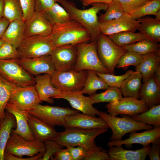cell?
Returning <instances> with one entry per match:
<instances>
[{"label":"cell","instance_id":"8","mask_svg":"<svg viewBox=\"0 0 160 160\" xmlns=\"http://www.w3.org/2000/svg\"><path fill=\"white\" fill-rule=\"evenodd\" d=\"M55 48L49 36H36L24 38L17 49L20 59L50 55Z\"/></svg>","mask_w":160,"mask_h":160},{"label":"cell","instance_id":"36","mask_svg":"<svg viewBox=\"0 0 160 160\" xmlns=\"http://www.w3.org/2000/svg\"><path fill=\"white\" fill-rule=\"evenodd\" d=\"M122 47L127 51H132L143 55L160 50V44L158 43L145 39Z\"/></svg>","mask_w":160,"mask_h":160},{"label":"cell","instance_id":"10","mask_svg":"<svg viewBox=\"0 0 160 160\" xmlns=\"http://www.w3.org/2000/svg\"><path fill=\"white\" fill-rule=\"evenodd\" d=\"M45 151L44 142L38 140L28 141L12 132L5 149V152L21 158L24 156H33L40 153H44Z\"/></svg>","mask_w":160,"mask_h":160},{"label":"cell","instance_id":"51","mask_svg":"<svg viewBox=\"0 0 160 160\" xmlns=\"http://www.w3.org/2000/svg\"><path fill=\"white\" fill-rule=\"evenodd\" d=\"M43 154V153H40L33 156L23 158L15 156L8 153L5 152L4 160H41Z\"/></svg>","mask_w":160,"mask_h":160},{"label":"cell","instance_id":"41","mask_svg":"<svg viewBox=\"0 0 160 160\" xmlns=\"http://www.w3.org/2000/svg\"><path fill=\"white\" fill-rule=\"evenodd\" d=\"M143 59V55L132 51H127L120 58L116 68H125L130 65L136 67Z\"/></svg>","mask_w":160,"mask_h":160},{"label":"cell","instance_id":"18","mask_svg":"<svg viewBox=\"0 0 160 160\" xmlns=\"http://www.w3.org/2000/svg\"><path fill=\"white\" fill-rule=\"evenodd\" d=\"M25 23L24 38L36 36H49L53 27L42 12L36 11Z\"/></svg>","mask_w":160,"mask_h":160},{"label":"cell","instance_id":"19","mask_svg":"<svg viewBox=\"0 0 160 160\" xmlns=\"http://www.w3.org/2000/svg\"><path fill=\"white\" fill-rule=\"evenodd\" d=\"M55 99H62L68 101L74 109L91 116L98 115L99 111L93 106L89 97L84 96L81 91L64 92Z\"/></svg>","mask_w":160,"mask_h":160},{"label":"cell","instance_id":"13","mask_svg":"<svg viewBox=\"0 0 160 160\" xmlns=\"http://www.w3.org/2000/svg\"><path fill=\"white\" fill-rule=\"evenodd\" d=\"M50 55L56 70H73L77 57L76 45L67 44L56 47Z\"/></svg>","mask_w":160,"mask_h":160},{"label":"cell","instance_id":"9","mask_svg":"<svg viewBox=\"0 0 160 160\" xmlns=\"http://www.w3.org/2000/svg\"><path fill=\"white\" fill-rule=\"evenodd\" d=\"M87 76V71L55 70L51 75L52 81L53 85L62 92H74L82 89Z\"/></svg>","mask_w":160,"mask_h":160},{"label":"cell","instance_id":"48","mask_svg":"<svg viewBox=\"0 0 160 160\" xmlns=\"http://www.w3.org/2000/svg\"><path fill=\"white\" fill-rule=\"evenodd\" d=\"M66 148L69 150L72 160H84L87 155V150L82 147L68 146Z\"/></svg>","mask_w":160,"mask_h":160},{"label":"cell","instance_id":"1","mask_svg":"<svg viewBox=\"0 0 160 160\" xmlns=\"http://www.w3.org/2000/svg\"><path fill=\"white\" fill-rule=\"evenodd\" d=\"M59 3L69 14L71 19L77 21L87 29L91 41H96L101 33L97 14L101 10L106 11L108 4L95 3L89 9H82L77 8L74 3L68 0H59Z\"/></svg>","mask_w":160,"mask_h":160},{"label":"cell","instance_id":"5","mask_svg":"<svg viewBox=\"0 0 160 160\" xmlns=\"http://www.w3.org/2000/svg\"><path fill=\"white\" fill-rule=\"evenodd\" d=\"M77 57L74 70L76 71L93 70L110 73L100 61L97 52V41L76 44Z\"/></svg>","mask_w":160,"mask_h":160},{"label":"cell","instance_id":"28","mask_svg":"<svg viewBox=\"0 0 160 160\" xmlns=\"http://www.w3.org/2000/svg\"><path fill=\"white\" fill-rule=\"evenodd\" d=\"M25 22L15 20L10 22L1 39L17 49L24 38Z\"/></svg>","mask_w":160,"mask_h":160},{"label":"cell","instance_id":"24","mask_svg":"<svg viewBox=\"0 0 160 160\" xmlns=\"http://www.w3.org/2000/svg\"><path fill=\"white\" fill-rule=\"evenodd\" d=\"M110 160H145L151 147L148 145L136 150H128L122 145L109 147Z\"/></svg>","mask_w":160,"mask_h":160},{"label":"cell","instance_id":"53","mask_svg":"<svg viewBox=\"0 0 160 160\" xmlns=\"http://www.w3.org/2000/svg\"><path fill=\"white\" fill-rule=\"evenodd\" d=\"M9 23L10 22L4 17L0 19V39H1Z\"/></svg>","mask_w":160,"mask_h":160},{"label":"cell","instance_id":"6","mask_svg":"<svg viewBox=\"0 0 160 160\" xmlns=\"http://www.w3.org/2000/svg\"><path fill=\"white\" fill-rule=\"evenodd\" d=\"M96 41L97 52L100 61L110 73L114 74L119 60L127 51L116 45L107 35L101 33Z\"/></svg>","mask_w":160,"mask_h":160},{"label":"cell","instance_id":"45","mask_svg":"<svg viewBox=\"0 0 160 160\" xmlns=\"http://www.w3.org/2000/svg\"><path fill=\"white\" fill-rule=\"evenodd\" d=\"M84 160H110L108 152L101 147L96 146L87 151Z\"/></svg>","mask_w":160,"mask_h":160},{"label":"cell","instance_id":"61","mask_svg":"<svg viewBox=\"0 0 160 160\" xmlns=\"http://www.w3.org/2000/svg\"><path fill=\"white\" fill-rule=\"evenodd\" d=\"M1 121L0 120V125H1Z\"/></svg>","mask_w":160,"mask_h":160},{"label":"cell","instance_id":"57","mask_svg":"<svg viewBox=\"0 0 160 160\" xmlns=\"http://www.w3.org/2000/svg\"><path fill=\"white\" fill-rule=\"evenodd\" d=\"M155 16L156 17L155 18L156 19L160 20V9L158 11Z\"/></svg>","mask_w":160,"mask_h":160},{"label":"cell","instance_id":"20","mask_svg":"<svg viewBox=\"0 0 160 160\" xmlns=\"http://www.w3.org/2000/svg\"><path fill=\"white\" fill-rule=\"evenodd\" d=\"M129 133L128 138L119 141H111L107 143L108 147L123 145H131L133 144H140L145 147L149 145L159 137H160V127H154L150 130L140 133L135 131Z\"/></svg>","mask_w":160,"mask_h":160},{"label":"cell","instance_id":"23","mask_svg":"<svg viewBox=\"0 0 160 160\" xmlns=\"http://www.w3.org/2000/svg\"><path fill=\"white\" fill-rule=\"evenodd\" d=\"M28 121L35 140L44 142L52 140L57 135L54 127L47 124L41 119L27 114Z\"/></svg>","mask_w":160,"mask_h":160},{"label":"cell","instance_id":"17","mask_svg":"<svg viewBox=\"0 0 160 160\" xmlns=\"http://www.w3.org/2000/svg\"><path fill=\"white\" fill-rule=\"evenodd\" d=\"M18 62L24 69L33 76L43 73L51 75L56 70L50 55L34 58H21L18 60Z\"/></svg>","mask_w":160,"mask_h":160},{"label":"cell","instance_id":"33","mask_svg":"<svg viewBox=\"0 0 160 160\" xmlns=\"http://www.w3.org/2000/svg\"><path fill=\"white\" fill-rule=\"evenodd\" d=\"M132 118L139 122L160 127V105H155Z\"/></svg>","mask_w":160,"mask_h":160},{"label":"cell","instance_id":"21","mask_svg":"<svg viewBox=\"0 0 160 160\" xmlns=\"http://www.w3.org/2000/svg\"><path fill=\"white\" fill-rule=\"evenodd\" d=\"M35 79L34 86L41 101L53 103V99L62 93L53 84L51 75L46 73L38 75L36 76Z\"/></svg>","mask_w":160,"mask_h":160},{"label":"cell","instance_id":"43","mask_svg":"<svg viewBox=\"0 0 160 160\" xmlns=\"http://www.w3.org/2000/svg\"><path fill=\"white\" fill-rule=\"evenodd\" d=\"M16 59H20L17 49L4 41L0 47V60Z\"/></svg>","mask_w":160,"mask_h":160},{"label":"cell","instance_id":"44","mask_svg":"<svg viewBox=\"0 0 160 160\" xmlns=\"http://www.w3.org/2000/svg\"><path fill=\"white\" fill-rule=\"evenodd\" d=\"M44 142L45 151L41 160L51 159L57 151L63 148L62 146L52 140H47Z\"/></svg>","mask_w":160,"mask_h":160},{"label":"cell","instance_id":"14","mask_svg":"<svg viewBox=\"0 0 160 160\" xmlns=\"http://www.w3.org/2000/svg\"><path fill=\"white\" fill-rule=\"evenodd\" d=\"M109 114L116 116L119 114L134 116L148 108L140 100L133 97H124L120 100L109 103L105 105Z\"/></svg>","mask_w":160,"mask_h":160},{"label":"cell","instance_id":"7","mask_svg":"<svg viewBox=\"0 0 160 160\" xmlns=\"http://www.w3.org/2000/svg\"><path fill=\"white\" fill-rule=\"evenodd\" d=\"M18 59L0 60V75L6 80L18 87L34 85L35 78L24 69Z\"/></svg>","mask_w":160,"mask_h":160},{"label":"cell","instance_id":"37","mask_svg":"<svg viewBox=\"0 0 160 160\" xmlns=\"http://www.w3.org/2000/svg\"><path fill=\"white\" fill-rule=\"evenodd\" d=\"M3 17L10 22L22 20L23 13L19 0H3Z\"/></svg>","mask_w":160,"mask_h":160},{"label":"cell","instance_id":"52","mask_svg":"<svg viewBox=\"0 0 160 160\" xmlns=\"http://www.w3.org/2000/svg\"><path fill=\"white\" fill-rule=\"evenodd\" d=\"M51 160H72L68 149H61L57 151L54 155Z\"/></svg>","mask_w":160,"mask_h":160},{"label":"cell","instance_id":"60","mask_svg":"<svg viewBox=\"0 0 160 160\" xmlns=\"http://www.w3.org/2000/svg\"><path fill=\"white\" fill-rule=\"evenodd\" d=\"M71 0L73 1V0ZM77 0L80 1H82V0Z\"/></svg>","mask_w":160,"mask_h":160},{"label":"cell","instance_id":"22","mask_svg":"<svg viewBox=\"0 0 160 160\" xmlns=\"http://www.w3.org/2000/svg\"><path fill=\"white\" fill-rule=\"evenodd\" d=\"M5 110L12 113L15 119L16 128L15 129H12L11 132L19 135L27 140H35V139L28 121L27 114L28 113L21 111L8 103Z\"/></svg>","mask_w":160,"mask_h":160},{"label":"cell","instance_id":"42","mask_svg":"<svg viewBox=\"0 0 160 160\" xmlns=\"http://www.w3.org/2000/svg\"><path fill=\"white\" fill-rule=\"evenodd\" d=\"M95 72L105 82L108 87L120 88L124 80L128 76L132 73L134 71L129 70L124 74L118 76L110 73H102Z\"/></svg>","mask_w":160,"mask_h":160},{"label":"cell","instance_id":"54","mask_svg":"<svg viewBox=\"0 0 160 160\" xmlns=\"http://www.w3.org/2000/svg\"><path fill=\"white\" fill-rule=\"evenodd\" d=\"M113 0H82L81 3L83 6L86 7L95 3H103L109 4Z\"/></svg>","mask_w":160,"mask_h":160},{"label":"cell","instance_id":"3","mask_svg":"<svg viewBox=\"0 0 160 160\" xmlns=\"http://www.w3.org/2000/svg\"><path fill=\"white\" fill-rule=\"evenodd\" d=\"M108 130V129L105 128H65L63 132H58L57 135L52 140L63 147L80 146L88 151L97 146L95 142L96 138Z\"/></svg>","mask_w":160,"mask_h":160},{"label":"cell","instance_id":"31","mask_svg":"<svg viewBox=\"0 0 160 160\" xmlns=\"http://www.w3.org/2000/svg\"><path fill=\"white\" fill-rule=\"evenodd\" d=\"M87 76L85 85L81 90L83 94L90 95L96 93L98 90H105L108 87L105 82L92 70H87Z\"/></svg>","mask_w":160,"mask_h":160},{"label":"cell","instance_id":"25","mask_svg":"<svg viewBox=\"0 0 160 160\" xmlns=\"http://www.w3.org/2000/svg\"><path fill=\"white\" fill-rule=\"evenodd\" d=\"M140 98L149 108L160 104V87L153 76L143 84L140 94Z\"/></svg>","mask_w":160,"mask_h":160},{"label":"cell","instance_id":"59","mask_svg":"<svg viewBox=\"0 0 160 160\" xmlns=\"http://www.w3.org/2000/svg\"><path fill=\"white\" fill-rule=\"evenodd\" d=\"M146 1H149L152 0H145Z\"/></svg>","mask_w":160,"mask_h":160},{"label":"cell","instance_id":"46","mask_svg":"<svg viewBox=\"0 0 160 160\" xmlns=\"http://www.w3.org/2000/svg\"><path fill=\"white\" fill-rule=\"evenodd\" d=\"M23 13L22 20L25 22L34 14L35 0H19Z\"/></svg>","mask_w":160,"mask_h":160},{"label":"cell","instance_id":"55","mask_svg":"<svg viewBox=\"0 0 160 160\" xmlns=\"http://www.w3.org/2000/svg\"><path fill=\"white\" fill-rule=\"evenodd\" d=\"M153 76L158 86L160 87V64L156 67Z\"/></svg>","mask_w":160,"mask_h":160},{"label":"cell","instance_id":"56","mask_svg":"<svg viewBox=\"0 0 160 160\" xmlns=\"http://www.w3.org/2000/svg\"><path fill=\"white\" fill-rule=\"evenodd\" d=\"M3 0H0V19L3 17Z\"/></svg>","mask_w":160,"mask_h":160},{"label":"cell","instance_id":"38","mask_svg":"<svg viewBox=\"0 0 160 160\" xmlns=\"http://www.w3.org/2000/svg\"><path fill=\"white\" fill-rule=\"evenodd\" d=\"M160 9V0H152L147 1L145 4L130 12L129 15L134 20L137 19L146 15H156Z\"/></svg>","mask_w":160,"mask_h":160},{"label":"cell","instance_id":"2","mask_svg":"<svg viewBox=\"0 0 160 160\" xmlns=\"http://www.w3.org/2000/svg\"><path fill=\"white\" fill-rule=\"evenodd\" d=\"M55 48L67 45H76L91 40L87 29L77 21L71 19L53 25L49 35Z\"/></svg>","mask_w":160,"mask_h":160},{"label":"cell","instance_id":"12","mask_svg":"<svg viewBox=\"0 0 160 160\" xmlns=\"http://www.w3.org/2000/svg\"><path fill=\"white\" fill-rule=\"evenodd\" d=\"M41 102L34 85L24 87L15 85L7 103L28 113Z\"/></svg>","mask_w":160,"mask_h":160},{"label":"cell","instance_id":"27","mask_svg":"<svg viewBox=\"0 0 160 160\" xmlns=\"http://www.w3.org/2000/svg\"><path fill=\"white\" fill-rule=\"evenodd\" d=\"M143 59L135 67V71L142 75L143 83L146 82L153 75L158 65L160 64V50L143 55Z\"/></svg>","mask_w":160,"mask_h":160},{"label":"cell","instance_id":"32","mask_svg":"<svg viewBox=\"0 0 160 160\" xmlns=\"http://www.w3.org/2000/svg\"><path fill=\"white\" fill-rule=\"evenodd\" d=\"M42 12L53 25L65 23L71 19L69 14L57 2Z\"/></svg>","mask_w":160,"mask_h":160},{"label":"cell","instance_id":"39","mask_svg":"<svg viewBox=\"0 0 160 160\" xmlns=\"http://www.w3.org/2000/svg\"><path fill=\"white\" fill-rule=\"evenodd\" d=\"M15 85L4 79L0 75V120L4 119L6 106Z\"/></svg>","mask_w":160,"mask_h":160},{"label":"cell","instance_id":"58","mask_svg":"<svg viewBox=\"0 0 160 160\" xmlns=\"http://www.w3.org/2000/svg\"><path fill=\"white\" fill-rule=\"evenodd\" d=\"M4 41L2 39H0V47L1 45L3 44L4 42Z\"/></svg>","mask_w":160,"mask_h":160},{"label":"cell","instance_id":"11","mask_svg":"<svg viewBox=\"0 0 160 160\" xmlns=\"http://www.w3.org/2000/svg\"><path fill=\"white\" fill-rule=\"evenodd\" d=\"M79 112L78 111L68 107L43 105L40 104L28 113L55 127L63 126L66 116Z\"/></svg>","mask_w":160,"mask_h":160},{"label":"cell","instance_id":"4","mask_svg":"<svg viewBox=\"0 0 160 160\" xmlns=\"http://www.w3.org/2000/svg\"><path fill=\"white\" fill-rule=\"evenodd\" d=\"M98 115L107 123L112 132L111 141L122 140L126 134L141 130H150L153 126L139 122L132 118L127 116L119 117L99 111Z\"/></svg>","mask_w":160,"mask_h":160},{"label":"cell","instance_id":"34","mask_svg":"<svg viewBox=\"0 0 160 160\" xmlns=\"http://www.w3.org/2000/svg\"><path fill=\"white\" fill-rule=\"evenodd\" d=\"M89 97L93 105L102 102L112 103L118 101L123 97L120 88L113 87H108L104 92Z\"/></svg>","mask_w":160,"mask_h":160},{"label":"cell","instance_id":"47","mask_svg":"<svg viewBox=\"0 0 160 160\" xmlns=\"http://www.w3.org/2000/svg\"><path fill=\"white\" fill-rule=\"evenodd\" d=\"M118 0L122 6L125 13L128 14L147 2L145 0Z\"/></svg>","mask_w":160,"mask_h":160},{"label":"cell","instance_id":"15","mask_svg":"<svg viewBox=\"0 0 160 160\" xmlns=\"http://www.w3.org/2000/svg\"><path fill=\"white\" fill-rule=\"evenodd\" d=\"M99 22L101 32L107 36L124 31L135 32L139 24L138 20L127 14L117 19Z\"/></svg>","mask_w":160,"mask_h":160},{"label":"cell","instance_id":"30","mask_svg":"<svg viewBox=\"0 0 160 160\" xmlns=\"http://www.w3.org/2000/svg\"><path fill=\"white\" fill-rule=\"evenodd\" d=\"M0 127V160H4L5 149L12 132L16 124L14 115L7 112Z\"/></svg>","mask_w":160,"mask_h":160},{"label":"cell","instance_id":"26","mask_svg":"<svg viewBox=\"0 0 160 160\" xmlns=\"http://www.w3.org/2000/svg\"><path fill=\"white\" fill-rule=\"evenodd\" d=\"M139 24L137 30L145 39L157 43L160 42V20L150 17L137 19Z\"/></svg>","mask_w":160,"mask_h":160},{"label":"cell","instance_id":"40","mask_svg":"<svg viewBox=\"0 0 160 160\" xmlns=\"http://www.w3.org/2000/svg\"><path fill=\"white\" fill-rule=\"evenodd\" d=\"M125 13L118 0H113L108 4L105 12L100 15L98 18L99 21L110 20L119 18Z\"/></svg>","mask_w":160,"mask_h":160},{"label":"cell","instance_id":"16","mask_svg":"<svg viewBox=\"0 0 160 160\" xmlns=\"http://www.w3.org/2000/svg\"><path fill=\"white\" fill-rule=\"evenodd\" d=\"M63 126L65 129L76 128L92 129L109 128L107 123L101 118L79 112L66 116Z\"/></svg>","mask_w":160,"mask_h":160},{"label":"cell","instance_id":"35","mask_svg":"<svg viewBox=\"0 0 160 160\" xmlns=\"http://www.w3.org/2000/svg\"><path fill=\"white\" fill-rule=\"evenodd\" d=\"M108 36L115 44L121 47L145 39L140 32L131 31H124Z\"/></svg>","mask_w":160,"mask_h":160},{"label":"cell","instance_id":"29","mask_svg":"<svg viewBox=\"0 0 160 160\" xmlns=\"http://www.w3.org/2000/svg\"><path fill=\"white\" fill-rule=\"evenodd\" d=\"M141 73L135 71L128 76L123 81L120 87L124 97L140 98V94L143 85Z\"/></svg>","mask_w":160,"mask_h":160},{"label":"cell","instance_id":"49","mask_svg":"<svg viewBox=\"0 0 160 160\" xmlns=\"http://www.w3.org/2000/svg\"><path fill=\"white\" fill-rule=\"evenodd\" d=\"M151 147L148 152V155L150 160H160V137L152 143Z\"/></svg>","mask_w":160,"mask_h":160},{"label":"cell","instance_id":"50","mask_svg":"<svg viewBox=\"0 0 160 160\" xmlns=\"http://www.w3.org/2000/svg\"><path fill=\"white\" fill-rule=\"evenodd\" d=\"M59 0H35V11L44 12L51 7Z\"/></svg>","mask_w":160,"mask_h":160}]
</instances>
